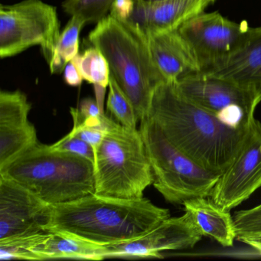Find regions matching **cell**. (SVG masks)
<instances>
[{"label": "cell", "instance_id": "4fadbf2b", "mask_svg": "<svg viewBox=\"0 0 261 261\" xmlns=\"http://www.w3.org/2000/svg\"><path fill=\"white\" fill-rule=\"evenodd\" d=\"M31 109L20 91L0 92V168L38 143L36 128L29 120Z\"/></svg>", "mask_w": 261, "mask_h": 261}, {"label": "cell", "instance_id": "7a4b0ae2", "mask_svg": "<svg viewBox=\"0 0 261 261\" xmlns=\"http://www.w3.org/2000/svg\"><path fill=\"white\" fill-rule=\"evenodd\" d=\"M169 216L168 209L147 198L125 199L94 193L48 205L44 228L108 246L139 238Z\"/></svg>", "mask_w": 261, "mask_h": 261}, {"label": "cell", "instance_id": "e0dca14e", "mask_svg": "<svg viewBox=\"0 0 261 261\" xmlns=\"http://www.w3.org/2000/svg\"><path fill=\"white\" fill-rule=\"evenodd\" d=\"M35 260L53 259H106V246L85 241L69 233L46 231L42 233L33 250Z\"/></svg>", "mask_w": 261, "mask_h": 261}, {"label": "cell", "instance_id": "6da1fadb", "mask_svg": "<svg viewBox=\"0 0 261 261\" xmlns=\"http://www.w3.org/2000/svg\"><path fill=\"white\" fill-rule=\"evenodd\" d=\"M147 118L181 152L203 167L221 174L239 151L248 128L225 124L167 82L154 91Z\"/></svg>", "mask_w": 261, "mask_h": 261}, {"label": "cell", "instance_id": "ac0fdd59", "mask_svg": "<svg viewBox=\"0 0 261 261\" xmlns=\"http://www.w3.org/2000/svg\"><path fill=\"white\" fill-rule=\"evenodd\" d=\"M183 205L203 237L213 238L223 247L233 245L238 235L229 211L215 204L209 197L192 198Z\"/></svg>", "mask_w": 261, "mask_h": 261}, {"label": "cell", "instance_id": "8992f818", "mask_svg": "<svg viewBox=\"0 0 261 261\" xmlns=\"http://www.w3.org/2000/svg\"><path fill=\"white\" fill-rule=\"evenodd\" d=\"M140 122L152 185L166 201L183 204L192 198L210 197L221 173L203 167L181 152L150 119Z\"/></svg>", "mask_w": 261, "mask_h": 261}, {"label": "cell", "instance_id": "30bf717a", "mask_svg": "<svg viewBox=\"0 0 261 261\" xmlns=\"http://www.w3.org/2000/svg\"><path fill=\"white\" fill-rule=\"evenodd\" d=\"M249 28L245 22L236 23L217 12H203L188 19L177 31L193 51L201 71L233 53Z\"/></svg>", "mask_w": 261, "mask_h": 261}, {"label": "cell", "instance_id": "83f0119b", "mask_svg": "<svg viewBox=\"0 0 261 261\" xmlns=\"http://www.w3.org/2000/svg\"><path fill=\"white\" fill-rule=\"evenodd\" d=\"M240 241H242L243 243L253 249L258 254L261 255V234L242 238L240 240Z\"/></svg>", "mask_w": 261, "mask_h": 261}, {"label": "cell", "instance_id": "9a60e30c", "mask_svg": "<svg viewBox=\"0 0 261 261\" xmlns=\"http://www.w3.org/2000/svg\"><path fill=\"white\" fill-rule=\"evenodd\" d=\"M200 73L232 81L251 91L261 101V27H250L233 53Z\"/></svg>", "mask_w": 261, "mask_h": 261}, {"label": "cell", "instance_id": "3957f363", "mask_svg": "<svg viewBox=\"0 0 261 261\" xmlns=\"http://www.w3.org/2000/svg\"><path fill=\"white\" fill-rule=\"evenodd\" d=\"M88 40L108 61L111 77L130 100L139 121L147 118L154 91L166 80L152 62L145 36L108 14Z\"/></svg>", "mask_w": 261, "mask_h": 261}, {"label": "cell", "instance_id": "5bb4252c", "mask_svg": "<svg viewBox=\"0 0 261 261\" xmlns=\"http://www.w3.org/2000/svg\"><path fill=\"white\" fill-rule=\"evenodd\" d=\"M135 1V0H134ZM215 0H165L155 3L135 1L126 21L144 36L173 31L186 21L203 13Z\"/></svg>", "mask_w": 261, "mask_h": 261}, {"label": "cell", "instance_id": "f1b7e54d", "mask_svg": "<svg viewBox=\"0 0 261 261\" xmlns=\"http://www.w3.org/2000/svg\"><path fill=\"white\" fill-rule=\"evenodd\" d=\"M135 1L140 3H155L160 2V1H165V0H135Z\"/></svg>", "mask_w": 261, "mask_h": 261}, {"label": "cell", "instance_id": "7402d4cb", "mask_svg": "<svg viewBox=\"0 0 261 261\" xmlns=\"http://www.w3.org/2000/svg\"><path fill=\"white\" fill-rule=\"evenodd\" d=\"M114 0H65L62 7L71 16H79L87 23H97L111 11Z\"/></svg>", "mask_w": 261, "mask_h": 261}, {"label": "cell", "instance_id": "5b68a950", "mask_svg": "<svg viewBox=\"0 0 261 261\" xmlns=\"http://www.w3.org/2000/svg\"><path fill=\"white\" fill-rule=\"evenodd\" d=\"M107 124L95 154L94 193L125 199L143 198L153 176L140 130L126 127L108 116Z\"/></svg>", "mask_w": 261, "mask_h": 261}, {"label": "cell", "instance_id": "7c38bea8", "mask_svg": "<svg viewBox=\"0 0 261 261\" xmlns=\"http://www.w3.org/2000/svg\"><path fill=\"white\" fill-rule=\"evenodd\" d=\"M48 205L20 185L0 176V241L46 231Z\"/></svg>", "mask_w": 261, "mask_h": 261}, {"label": "cell", "instance_id": "9c48e42d", "mask_svg": "<svg viewBox=\"0 0 261 261\" xmlns=\"http://www.w3.org/2000/svg\"><path fill=\"white\" fill-rule=\"evenodd\" d=\"M261 187V123L253 118L234 159L222 172L209 198L230 212Z\"/></svg>", "mask_w": 261, "mask_h": 261}, {"label": "cell", "instance_id": "484cf974", "mask_svg": "<svg viewBox=\"0 0 261 261\" xmlns=\"http://www.w3.org/2000/svg\"><path fill=\"white\" fill-rule=\"evenodd\" d=\"M134 0H114L109 14L117 19L126 20L134 10Z\"/></svg>", "mask_w": 261, "mask_h": 261}, {"label": "cell", "instance_id": "ffe728a7", "mask_svg": "<svg viewBox=\"0 0 261 261\" xmlns=\"http://www.w3.org/2000/svg\"><path fill=\"white\" fill-rule=\"evenodd\" d=\"M71 62L79 68L84 80L88 83L103 88L109 86V65L101 51L95 47L88 48L83 54L77 55Z\"/></svg>", "mask_w": 261, "mask_h": 261}, {"label": "cell", "instance_id": "52a82bcc", "mask_svg": "<svg viewBox=\"0 0 261 261\" xmlns=\"http://www.w3.org/2000/svg\"><path fill=\"white\" fill-rule=\"evenodd\" d=\"M56 7L41 0H24L0 6V57H13L34 45H40L48 64L60 38Z\"/></svg>", "mask_w": 261, "mask_h": 261}, {"label": "cell", "instance_id": "603a6c76", "mask_svg": "<svg viewBox=\"0 0 261 261\" xmlns=\"http://www.w3.org/2000/svg\"><path fill=\"white\" fill-rule=\"evenodd\" d=\"M236 230L237 239L261 234V204L239 211L233 217Z\"/></svg>", "mask_w": 261, "mask_h": 261}, {"label": "cell", "instance_id": "d6986e66", "mask_svg": "<svg viewBox=\"0 0 261 261\" xmlns=\"http://www.w3.org/2000/svg\"><path fill=\"white\" fill-rule=\"evenodd\" d=\"M85 24L86 21L81 16H71L61 33L54 56L48 64L51 74L62 73L66 65L79 55V37Z\"/></svg>", "mask_w": 261, "mask_h": 261}, {"label": "cell", "instance_id": "2e32d148", "mask_svg": "<svg viewBox=\"0 0 261 261\" xmlns=\"http://www.w3.org/2000/svg\"><path fill=\"white\" fill-rule=\"evenodd\" d=\"M154 65L166 82L199 72L196 57L176 30L145 36Z\"/></svg>", "mask_w": 261, "mask_h": 261}, {"label": "cell", "instance_id": "cb8c5ba5", "mask_svg": "<svg viewBox=\"0 0 261 261\" xmlns=\"http://www.w3.org/2000/svg\"><path fill=\"white\" fill-rule=\"evenodd\" d=\"M107 117L108 116L105 114V121L100 125H88L74 121V126L69 134L87 142L94 149L95 155L108 127Z\"/></svg>", "mask_w": 261, "mask_h": 261}, {"label": "cell", "instance_id": "277c9868", "mask_svg": "<svg viewBox=\"0 0 261 261\" xmlns=\"http://www.w3.org/2000/svg\"><path fill=\"white\" fill-rule=\"evenodd\" d=\"M0 176L18 183L49 205L95 192L94 163L39 142L0 168Z\"/></svg>", "mask_w": 261, "mask_h": 261}, {"label": "cell", "instance_id": "d4e9b609", "mask_svg": "<svg viewBox=\"0 0 261 261\" xmlns=\"http://www.w3.org/2000/svg\"><path fill=\"white\" fill-rule=\"evenodd\" d=\"M51 146L58 150L71 152V153L81 155L94 163V165L95 163V155H94L93 148L85 140L71 134H67L57 143L51 145Z\"/></svg>", "mask_w": 261, "mask_h": 261}, {"label": "cell", "instance_id": "ba28073f", "mask_svg": "<svg viewBox=\"0 0 261 261\" xmlns=\"http://www.w3.org/2000/svg\"><path fill=\"white\" fill-rule=\"evenodd\" d=\"M172 83L188 100L236 129L248 127L261 102L238 84L204 73H195Z\"/></svg>", "mask_w": 261, "mask_h": 261}, {"label": "cell", "instance_id": "44dd1931", "mask_svg": "<svg viewBox=\"0 0 261 261\" xmlns=\"http://www.w3.org/2000/svg\"><path fill=\"white\" fill-rule=\"evenodd\" d=\"M107 110L117 122L126 127L137 129L139 121L130 100L112 77H110Z\"/></svg>", "mask_w": 261, "mask_h": 261}, {"label": "cell", "instance_id": "4316f807", "mask_svg": "<svg viewBox=\"0 0 261 261\" xmlns=\"http://www.w3.org/2000/svg\"><path fill=\"white\" fill-rule=\"evenodd\" d=\"M64 79L65 83L71 87L81 86L84 81L79 68L71 62L66 65L64 70Z\"/></svg>", "mask_w": 261, "mask_h": 261}, {"label": "cell", "instance_id": "8fae6325", "mask_svg": "<svg viewBox=\"0 0 261 261\" xmlns=\"http://www.w3.org/2000/svg\"><path fill=\"white\" fill-rule=\"evenodd\" d=\"M203 238L190 215L166 218L147 233L135 239L108 245L107 258H163L169 250L195 247Z\"/></svg>", "mask_w": 261, "mask_h": 261}]
</instances>
